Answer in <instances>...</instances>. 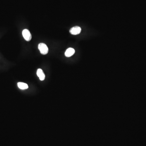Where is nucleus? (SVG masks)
<instances>
[{"instance_id":"nucleus-2","label":"nucleus","mask_w":146,"mask_h":146,"mask_svg":"<svg viewBox=\"0 0 146 146\" xmlns=\"http://www.w3.org/2000/svg\"><path fill=\"white\" fill-rule=\"evenodd\" d=\"M22 36L27 41H29L31 39L32 36L29 30L27 29H24L22 32Z\"/></svg>"},{"instance_id":"nucleus-4","label":"nucleus","mask_w":146,"mask_h":146,"mask_svg":"<svg viewBox=\"0 0 146 146\" xmlns=\"http://www.w3.org/2000/svg\"><path fill=\"white\" fill-rule=\"evenodd\" d=\"M75 53V50L74 48H69L66 50V51L65 52V56L66 57H69L74 55Z\"/></svg>"},{"instance_id":"nucleus-1","label":"nucleus","mask_w":146,"mask_h":146,"mask_svg":"<svg viewBox=\"0 0 146 146\" xmlns=\"http://www.w3.org/2000/svg\"><path fill=\"white\" fill-rule=\"evenodd\" d=\"M38 49L42 55H46L48 52V48L44 43H40L38 45Z\"/></svg>"},{"instance_id":"nucleus-6","label":"nucleus","mask_w":146,"mask_h":146,"mask_svg":"<svg viewBox=\"0 0 146 146\" xmlns=\"http://www.w3.org/2000/svg\"><path fill=\"white\" fill-rule=\"evenodd\" d=\"M18 88L22 90L26 89H28L29 87L28 85L27 84L23 83V82H18Z\"/></svg>"},{"instance_id":"nucleus-5","label":"nucleus","mask_w":146,"mask_h":146,"mask_svg":"<svg viewBox=\"0 0 146 146\" xmlns=\"http://www.w3.org/2000/svg\"><path fill=\"white\" fill-rule=\"evenodd\" d=\"M37 74L38 77L39 78L40 80L43 81L45 79V75L43 72V70L41 69H39L37 70Z\"/></svg>"},{"instance_id":"nucleus-3","label":"nucleus","mask_w":146,"mask_h":146,"mask_svg":"<svg viewBox=\"0 0 146 146\" xmlns=\"http://www.w3.org/2000/svg\"><path fill=\"white\" fill-rule=\"evenodd\" d=\"M81 31V29L80 27L75 26L71 28L70 30V33L73 35H77L80 33Z\"/></svg>"}]
</instances>
